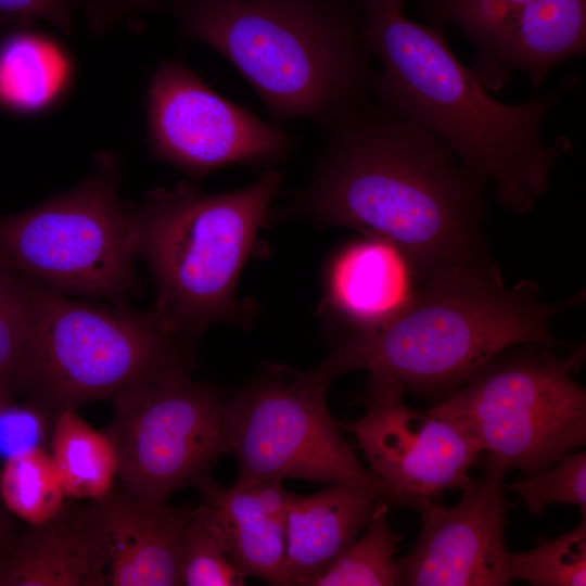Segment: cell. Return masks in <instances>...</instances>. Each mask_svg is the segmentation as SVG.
<instances>
[{
  "label": "cell",
  "mask_w": 586,
  "mask_h": 586,
  "mask_svg": "<svg viewBox=\"0 0 586 586\" xmlns=\"http://www.w3.org/2000/svg\"><path fill=\"white\" fill-rule=\"evenodd\" d=\"M405 1V0H404Z\"/></svg>",
  "instance_id": "34"
},
{
  "label": "cell",
  "mask_w": 586,
  "mask_h": 586,
  "mask_svg": "<svg viewBox=\"0 0 586 586\" xmlns=\"http://www.w3.org/2000/svg\"><path fill=\"white\" fill-rule=\"evenodd\" d=\"M244 581L213 511L204 504L191 509L182 545L180 586H241Z\"/></svg>",
  "instance_id": "24"
},
{
  "label": "cell",
  "mask_w": 586,
  "mask_h": 586,
  "mask_svg": "<svg viewBox=\"0 0 586 586\" xmlns=\"http://www.w3.org/2000/svg\"><path fill=\"white\" fill-rule=\"evenodd\" d=\"M107 549L99 501L66 499L0 549V586H107Z\"/></svg>",
  "instance_id": "14"
},
{
  "label": "cell",
  "mask_w": 586,
  "mask_h": 586,
  "mask_svg": "<svg viewBox=\"0 0 586 586\" xmlns=\"http://www.w3.org/2000/svg\"><path fill=\"white\" fill-rule=\"evenodd\" d=\"M578 293L547 304L537 285L507 286L488 256L434 270L386 322L344 333L313 372L329 382L357 370L398 379L416 396L445 399L499 353L521 344L557 346L551 318L581 302Z\"/></svg>",
  "instance_id": "3"
},
{
  "label": "cell",
  "mask_w": 586,
  "mask_h": 586,
  "mask_svg": "<svg viewBox=\"0 0 586 586\" xmlns=\"http://www.w3.org/2000/svg\"><path fill=\"white\" fill-rule=\"evenodd\" d=\"M74 4V0H0V24L40 18L69 34Z\"/></svg>",
  "instance_id": "30"
},
{
  "label": "cell",
  "mask_w": 586,
  "mask_h": 586,
  "mask_svg": "<svg viewBox=\"0 0 586 586\" xmlns=\"http://www.w3.org/2000/svg\"><path fill=\"white\" fill-rule=\"evenodd\" d=\"M281 183L276 170L219 194L183 181L125 205L135 255L156 288L150 308L164 327L196 339L217 323L250 324L256 308L235 290Z\"/></svg>",
  "instance_id": "5"
},
{
  "label": "cell",
  "mask_w": 586,
  "mask_h": 586,
  "mask_svg": "<svg viewBox=\"0 0 586 586\" xmlns=\"http://www.w3.org/2000/svg\"><path fill=\"white\" fill-rule=\"evenodd\" d=\"M403 0H362L361 37L381 62L370 82L377 104L438 138L492 182L497 201L528 213L548 188L556 162L572 142L547 143L543 124L556 93L521 104L492 98L448 47L441 29L407 18Z\"/></svg>",
  "instance_id": "2"
},
{
  "label": "cell",
  "mask_w": 586,
  "mask_h": 586,
  "mask_svg": "<svg viewBox=\"0 0 586 586\" xmlns=\"http://www.w3.org/2000/svg\"><path fill=\"white\" fill-rule=\"evenodd\" d=\"M308 182L280 218L304 216L394 245L416 283L487 255V181L435 136L366 101L328 130Z\"/></svg>",
  "instance_id": "1"
},
{
  "label": "cell",
  "mask_w": 586,
  "mask_h": 586,
  "mask_svg": "<svg viewBox=\"0 0 586 586\" xmlns=\"http://www.w3.org/2000/svg\"><path fill=\"white\" fill-rule=\"evenodd\" d=\"M521 344L495 356L432 408L453 419L486 458L524 475L550 467L586 443V391L573 373L585 347Z\"/></svg>",
  "instance_id": "7"
},
{
  "label": "cell",
  "mask_w": 586,
  "mask_h": 586,
  "mask_svg": "<svg viewBox=\"0 0 586 586\" xmlns=\"http://www.w3.org/2000/svg\"><path fill=\"white\" fill-rule=\"evenodd\" d=\"M390 505H378L356 538L309 586H394L397 545L402 536L388 521Z\"/></svg>",
  "instance_id": "22"
},
{
  "label": "cell",
  "mask_w": 586,
  "mask_h": 586,
  "mask_svg": "<svg viewBox=\"0 0 586 586\" xmlns=\"http://www.w3.org/2000/svg\"><path fill=\"white\" fill-rule=\"evenodd\" d=\"M586 0H528L479 48L471 72L485 88H500L515 69L538 89L558 63L584 54Z\"/></svg>",
  "instance_id": "16"
},
{
  "label": "cell",
  "mask_w": 586,
  "mask_h": 586,
  "mask_svg": "<svg viewBox=\"0 0 586 586\" xmlns=\"http://www.w3.org/2000/svg\"><path fill=\"white\" fill-rule=\"evenodd\" d=\"M81 4L92 29L101 30L115 21L152 5L155 0H74Z\"/></svg>",
  "instance_id": "31"
},
{
  "label": "cell",
  "mask_w": 586,
  "mask_h": 586,
  "mask_svg": "<svg viewBox=\"0 0 586 586\" xmlns=\"http://www.w3.org/2000/svg\"><path fill=\"white\" fill-rule=\"evenodd\" d=\"M528 0H426L440 25L454 24L480 48Z\"/></svg>",
  "instance_id": "28"
},
{
  "label": "cell",
  "mask_w": 586,
  "mask_h": 586,
  "mask_svg": "<svg viewBox=\"0 0 586 586\" xmlns=\"http://www.w3.org/2000/svg\"><path fill=\"white\" fill-rule=\"evenodd\" d=\"M15 403L14 398L5 393L4 391L0 390V409Z\"/></svg>",
  "instance_id": "33"
},
{
  "label": "cell",
  "mask_w": 586,
  "mask_h": 586,
  "mask_svg": "<svg viewBox=\"0 0 586 586\" xmlns=\"http://www.w3.org/2000/svg\"><path fill=\"white\" fill-rule=\"evenodd\" d=\"M49 453L66 499L103 500L117 477V458L103 431L76 411L59 413L49 437Z\"/></svg>",
  "instance_id": "20"
},
{
  "label": "cell",
  "mask_w": 586,
  "mask_h": 586,
  "mask_svg": "<svg viewBox=\"0 0 586 586\" xmlns=\"http://www.w3.org/2000/svg\"><path fill=\"white\" fill-rule=\"evenodd\" d=\"M28 280L31 320L20 393L52 423L62 411L192 374L196 339L168 330L151 308L76 301Z\"/></svg>",
  "instance_id": "6"
},
{
  "label": "cell",
  "mask_w": 586,
  "mask_h": 586,
  "mask_svg": "<svg viewBox=\"0 0 586 586\" xmlns=\"http://www.w3.org/2000/svg\"><path fill=\"white\" fill-rule=\"evenodd\" d=\"M0 496L8 510L26 525L52 518L66 498L49 450L36 447L4 460Z\"/></svg>",
  "instance_id": "23"
},
{
  "label": "cell",
  "mask_w": 586,
  "mask_h": 586,
  "mask_svg": "<svg viewBox=\"0 0 586 586\" xmlns=\"http://www.w3.org/2000/svg\"><path fill=\"white\" fill-rule=\"evenodd\" d=\"M100 502L110 586H180L191 509L149 505L114 486Z\"/></svg>",
  "instance_id": "15"
},
{
  "label": "cell",
  "mask_w": 586,
  "mask_h": 586,
  "mask_svg": "<svg viewBox=\"0 0 586 586\" xmlns=\"http://www.w3.org/2000/svg\"><path fill=\"white\" fill-rule=\"evenodd\" d=\"M69 68L56 43L18 31L0 44V101L20 112H38L64 91Z\"/></svg>",
  "instance_id": "21"
},
{
  "label": "cell",
  "mask_w": 586,
  "mask_h": 586,
  "mask_svg": "<svg viewBox=\"0 0 586 586\" xmlns=\"http://www.w3.org/2000/svg\"><path fill=\"white\" fill-rule=\"evenodd\" d=\"M386 499L353 483L310 495L291 493L285 517L283 586H309L365 530Z\"/></svg>",
  "instance_id": "17"
},
{
  "label": "cell",
  "mask_w": 586,
  "mask_h": 586,
  "mask_svg": "<svg viewBox=\"0 0 586 586\" xmlns=\"http://www.w3.org/2000/svg\"><path fill=\"white\" fill-rule=\"evenodd\" d=\"M180 34L227 60L278 123L326 130L365 102L362 0H174Z\"/></svg>",
  "instance_id": "4"
},
{
  "label": "cell",
  "mask_w": 586,
  "mask_h": 586,
  "mask_svg": "<svg viewBox=\"0 0 586 586\" xmlns=\"http://www.w3.org/2000/svg\"><path fill=\"white\" fill-rule=\"evenodd\" d=\"M530 513L540 515L551 504L574 505L586 517V453H569L550 467L519 479L509 487Z\"/></svg>",
  "instance_id": "27"
},
{
  "label": "cell",
  "mask_w": 586,
  "mask_h": 586,
  "mask_svg": "<svg viewBox=\"0 0 586 586\" xmlns=\"http://www.w3.org/2000/svg\"><path fill=\"white\" fill-rule=\"evenodd\" d=\"M226 394L191 373L133 387L113 400L102 430L117 458V477L132 496L163 505L175 492L211 474L228 453L222 423Z\"/></svg>",
  "instance_id": "10"
},
{
  "label": "cell",
  "mask_w": 586,
  "mask_h": 586,
  "mask_svg": "<svg viewBox=\"0 0 586 586\" xmlns=\"http://www.w3.org/2000/svg\"><path fill=\"white\" fill-rule=\"evenodd\" d=\"M194 488L202 504L217 518L232 562L244 577L283 586L285 517L291 492L280 480H267L247 487H225L211 474Z\"/></svg>",
  "instance_id": "19"
},
{
  "label": "cell",
  "mask_w": 586,
  "mask_h": 586,
  "mask_svg": "<svg viewBox=\"0 0 586 586\" xmlns=\"http://www.w3.org/2000/svg\"><path fill=\"white\" fill-rule=\"evenodd\" d=\"M30 320L29 280L0 263V390L13 398L20 393Z\"/></svg>",
  "instance_id": "26"
},
{
  "label": "cell",
  "mask_w": 586,
  "mask_h": 586,
  "mask_svg": "<svg viewBox=\"0 0 586 586\" xmlns=\"http://www.w3.org/2000/svg\"><path fill=\"white\" fill-rule=\"evenodd\" d=\"M52 422L25 403L0 409V458L4 461L36 447L50 437Z\"/></svg>",
  "instance_id": "29"
},
{
  "label": "cell",
  "mask_w": 586,
  "mask_h": 586,
  "mask_svg": "<svg viewBox=\"0 0 586 586\" xmlns=\"http://www.w3.org/2000/svg\"><path fill=\"white\" fill-rule=\"evenodd\" d=\"M17 521L20 520L8 510L0 496V549L21 528Z\"/></svg>",
  "instance_id": "32"
},
{
  "label": "cell",
  "mask_w": 586,
  "mask_h": 586,
  "mask_svg": "<svg viewBox=\"0 0 586 586\" xmlns=\"http://www.w3.org/2000/svg\"><path fill=\"white\" fill-rule=\"evenodd\" d=\"M146 113L154 156L191 177L234 165L277 164L296 146L293 133L221 97L181 61L157 66Z\"/></svg>",
  "instance_id": "12"
},
{
  "label": "cell",
  "mask_w": 586,
  "mask_h": 586,
  "mask_svg": "<svg viewBox=\"0 0 586 586\" xmlns=\"http://www.w3.org/2000/svg\"><path fill=\"white\" fill-rule=\"evenodd\" d=\"M120 179L119 154L101 152L71 190L0 218V263L63 294L128 304L140 282Z\"/></svg>",
  "instance_id": "8"
},
{
  "label": "cell",
  "mask_w": 586,
  "mask_h": 586,
  "mask_svg": "<svg viewBox=\"0 0 586 586\" xmlns=\"http://www.w3.org/2000/svg\"><path fill=\"white\" fill-rule=\"evenodd\" d=\"M369 373L365 413L344 425L355 436L369 470L387 487L391 505L421 512L441 502L446 492L467 487L480 454L471 437L432 407L408 406L398 379Z\"/></svg>",
  "instance_id": "11"
},
{
  "label": "cell",
  "mask_w": 586,
  "mask_h": 586,
  "mask_svg": "<svg viewBox=\"0 0 586 586\" xmlns=\"http://www.w3.org/2000/svg\"><path fill=\"white\" fill-rule=\"evenodd\" d=\"M415 283L408 263L394 245L365 235L332 259L322 307L340 320L345 333L370 330L405 307Z\"/></svg>",
  "instance_id": "18"
},
{
  "label": "cell",
  "mask_w": 586,
  "mask_h": 586,
  "mask_svg": "<svg viewBox=\"0 0 586 586\" xmlns=\"http://www.w3.org/2000/svg\"><path fill=\"white\" fill-rule=\"evenodd\" d=\"M508 576L535 586H585L586 517L573 530L530 551L509 552Z\"/></svg>",
  "instance_id": "25"
},
{
  "label": "cell",
  "mask_w": 586,
  "mask_h": 586,
  "mask_svg": "<svg viewBox=\"0 0 586 586\" xmlns=\"http://www.w3.org/2000/svg\"><path fill=\"white\" fill-rule=\"evenodd\" d=\"M508 468L485 458L482 477L460 500L421 511L422 530L410 552L396 559V585L504 586L509 550L505 540V476Z\"/></svg>",
  "instance_id": "13"
},
{
  "label": "cell",
  "mask_w": 586,
  "mask_h": 586,
  "mask_svg": "<svg viewBox=\"0 0 586 586\" xmlns=\"http://www.w3.org/2000/svg\"><path fill=\"white\" fill-rule=\"evenodd\" d=\"M329 381L311 370L266 362L226 398L222 423L238 466L233 487L267 480L353 483L382 495L385 484L356 457L327 405Z\"/></svg>",
  "instance_id": "9"
}]
</instances>
